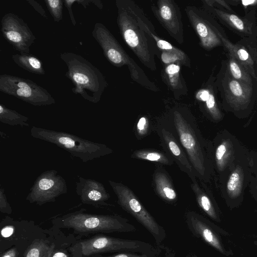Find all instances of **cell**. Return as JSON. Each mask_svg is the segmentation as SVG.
Returning <instances> with one entry per match:
<instances>
[{"label":"cell","instance_id":"obj_12","mask_svg":"<svg viewBox=\"0 0 257 257\" xmlns=\"http://www.w3.org/2000/svg\"><path fill=\"white\" fill-rule=\"evenodd\" d=\"M1 32L5 40L20 53H29L30 47L36 39L28 24L12 13L2 17Z\"/></svg>","mask_w":257,"mask_h":257},{"label":"cell","instance_id":"obj_10","mask_svg":"<svg viewBox=\"0 0 257 257\" xmlns=\"http://www.w3.org/2000/svg\"><path fill=\"white\" fill-rule=\"evenodd\" d=\"M127 2L140 26L155 43L160 52V59L164 65L177 63L181 66L190 68L191 60L188 56L184 51L158 35L153 24L143 10L135 2L127 0Z\"/></svg>","mask_w":257,"mask_h":257},{"label":"cell","instance_id":"obj_9","mask_svg":"<svg viewBox=\"0 0 257 257\" xmlns=\"http://www.w3.org/2000/svg\"><path fill=\"white\" fill-rule=\"evenodd\" d=\"M80 251L84 256L105 252L146 253L156 247L139 240H132L99 235L80 242Z\"/></svg>","mask_w":257,"mask_h":257},{"label":"cell","instance_id":"obj_46","mask_svg":"<svg viewBox=\"0 0 257 257\" xmlns=\"http://www.w3.org/2000/svg\"><path fill=\"white\" fill-rule=\"evenodd\" d=\"M257 38V37H256ZM251 47V46H250ZM251 48L255 51V55L257 57V49L256 50H254L252 47Z\"/></svg>","mask_w":257,"mask_h":257},{"label":"cell","instance_id":"obj_8","mask_svg":"<svg viewBox=\"0 0 257 257\" xmlns=\"http://www.w3.org/2000/svg\"><path fill=\"white\" fill-rule=\"evenodd\" d=\"M0 91L35 106L54 104L56 101L44 87L31 80L9 74L0 75Z\"/></svg>","mask_w":257,"mask_h":257},{"label":"cell","instance_id":"obj_42","mask_svg":"<svg viewBox=\"0 0 257 257\" xmlns=\"http://www.w3.org/2000/svg\"><path fill=\"white\" fill-rule=\"evenodd\" d=\"M17 251L15 248H12L4 253L1 257H16Z\"/></svg>","mask_w":257,"mask_h":257},{"label":"cell","instance_id":"obj_3","mask_svg":"<svg viewBox=\"0 0 257 257\" xmlns=\"http://www.w3.org/2000/svg\"><path fill=\"white\" fill-rule=\"evenodd\" d=\"M92 36L101 47L104 57L111 64L116 67L126 66L131 77L134 81L150 91L156 92L160 91L104 24L96 23Z\"/></svg>","mask_w":257,"mask_h":257},{"label":"cell","instance_id":"obj_33","mask_svg":"<svg viewBox=\"0 0 257 257\" xmlns=\"http://www.w3.org/2000/svg\"><path fill=\"white\" fill-rule=\"evenodd\" d=\"M0 211L2 213L7 214H11L12 212V208L5 193V189L2 186L0 188Z\"/></svg>","mask_w":257,"mask_h":257},{"label":"cell","instance_id":"obj_40","mask_svg":"<svg viewBox=\"0 0 257 257\" xmlns=\"http://www.w3.org/2000/svg\"><path fill=\"white\" fill-rule=\"evenodd\" d=\"M214 4H217L222 8L226 9L228 12L234 13L233 11L232 10L231 8L228 4L226 1L223 0H213Z\"/></svg>","mask_w":257,"mask_h":257},{"label":"cell","instance_id":"obj_4","mask_svg":"<svg viewBox=\"0 0 257 257\" xmlns=\"http://www.w3.org/2000/svg\"><path fill=\"white\" fill-rule=\"evenodd\" d=\"M171 116L179 143L187 155L196 177L203 178L206 173L204 155L191 112L186 107H177L172 109Z\"/></svg>","mask_w":257,"mask_h":257},{"label":"cell","instance_id":"obj_35","mask_svg":"<svg viewBox=\"0 0 257 257\" xmlns=\"http://www.w3.org/2000/svg\"><path fill=\"white\" fill-rule=\"evenodd\" d=\"M26 2L42 17L47 19L45 11L38 2L34 0H26Z\"/></svg>","mask_w":257,"mask_h":257},{"label":"cell","instance_id":"obj_15","mask_svg":"<svg viewBox=\"0 0 257 257\" xmlns=\"http://www.w3.org/2000/svg\"><path fill=\"white\" fill-rule=\"evenodd\" d=\"M154 16L169 35L179 44L184 41L180 9L174 0H158L151 6Z\"/></svg>","mask_w":257,"mask_h":257},{"label":"cell","instance_id":"obj_37","mask_svg":"<svg viewBox=\"0 0 257 257\" xmlns=\"http://www.w3.org/2000/svg\"><path fill=\"white\" fill-rule=\"evenodd\" d=\"M76 3L81 5L85 9L90 4H93L99 9H102L103 6L100 0H77Z\"/></svg>","mask_w":257,"mask_h":257},{"label":"cell","instance_id":"obj_5","mask_svg":"<svg viewBox=\"0 0 257 257\" xmlns=\"http://www.w3.org/2000/svg\"><path fill=\"white\" fill-rule=\"evenodd\" d=\"M30 133L34 138L54 144L84 163L109 155L113 152L104 144L92 142L63 131L33 126Z\"/></svg>","mask_w":257,"mask_h":257},{"label":"cell","instance_id":"obj_29","mask_svg":"<svg viewBox=\"0 0 257 257\" xmlns=\"http://www.w3.org/2000/svg\"><path fill=\"white\" fill-rule=\"evenodd\" d=\"M54 246L43 240H37L29 247L25 257H52Z\"/></svg>","mask_w":257,"mask_h":257},{"label":"cell","instance_id":"obj_44","mask_svg":"<svg viewBox=\"0 0 257 257\" xmlns=\"http://www.w3.org/2000/svg\"><path fill=\"white\" fill-rule=\"evenodd\" d=\"M52 257H69L66 253L58 251L53 254Z\"/></svg>","mask_w":257,"mask_h":257},{"label":"cell","instance_id":"obj_36","mask_svg":"<svg viewBox=\"0 0 257 257\" xmlns=\"http://www.w3.org/2000/svg\"><path fill=\"white\" fill-rule=\"evenodd\" d=\"M77 0H65L64 4L68 11L70 18L73 26H75L76 24V21L72 11V5L76 3Z\"/></svg>","mask_w":257,"mask_h":257},{"label":"cell","instance_id":"obj_24","mask_svg":"<svg viewBox=\"0 0 257 257\" xmlns=\"http://www.w3.org/2000/svg\"><path fill=\"white\" fill-rule=\"evenodd\" d=\"M11 58L18 66L29 72L38 75L45 74L42 61L34 55L22 53L13 54Z\"/></svg>","mask_w":257,"mask_h":257},{"label":"cell","instance_id":"obj_11","mask_svg":"<svg viewBox=\"0 0 257 257\" xmlns=\"http://www.w3.org/2000/svg\"><path fill=\"white\" fill-rule=\"evenodd\" d=\"M65 179L51 169L42 173L35 180L26 199L30 203L42 205L54 202L59 196L67 193Z\"/></svg>","mask_w":257,"mask_h":257},{"label":"cell","instance_id":"obj_22","mask_svg":"<svg viewBox=\"0 0 257 257\" xmlns=\"http://www.w3.org/2000/svg\"><path fill=\"white\" fill-rule=\"evenodd\" d=\"M216 86L215 78L211 76L195 94L196 99L203 103L205 108L214 118L220 116L215 97Z\"/></svg>","mask_w":257,"mask_h":257},{"label":"cell","instance_id":"obj_25","mask_svg":"<svg viewBox=\"0 0 257 257\" xmlns=\"http://www.w3.org/2000/svg\"><path fill=\"white\" fill-rule=\"evenodd\" d=\"M226 69L230 76L241 83L253 88V78L243 66L232 55H227Z\"/></svg>","mask_w":257,"mask_h":257},{"label":"cell","instance_id":"obj_18","mask_svg":"<svg viewBox=\"0 0 257 257\" xmlns=\"http://www.w3.org/2000/svg\"><path fill=\"white\" fill-rule=\"evenodd\" d=\"M216 85L221 89L225 98L233 104H244L250 100L253 94V88L233 79L226 68L223 77H218Z\"/></svg>","mask_w":257,"mask_h":257},{"label":"cell","instance_id":"obj_31","mask_svg":"<svg viewBox=\"0 0 257 257\" xmlns=\"http://www.w3.org/2000/svg\"><path fill=\"white\" fill-rule=\"evenodd\" d=\"M163 248L161 245L156 247L153 251L146 253L133 252H121L109 256L90 257H160L162 253Z\"/></svg>","mask_w":257,"mask_h":257},{"label":"cell","instance_id":"obj_28","mask_svg":"<svg viewBox=\"0 0 257 257\" xmlns=\"http://www.w3.org/2000/svg\"><path fill=\"white\" fill-rule=\"evenodd\" d=\"M28 117L0 104V121L11 126H29Z\"/></svg>","mask_w":257,"mask_h":257},{"label":"cell","instance_id":"obj_27","mask_svg":"<svg viewBox=\"0 0 257 257\" xmlns=\"http://www.w3.org/2000/svg\"><path fill=\"white\" fill-rule=\"evenodd\" d=\"M191 186L199 207L209 217L218 221V216L210 199L201 190L196 181L192 182Z\"/></svg>","mask_w":257,"mask_h":257},{"label":"cell","instance_id":"obj_34","mask_svg":"<svg viewBox=\"0 0 257 257\" xmlns=\"http://www.w3.org/2000/svg\"><path fill=\"white\" fill-rule=\"evenodd\" d=\"M149 127V122L147 118L145 116L141 117L137 125V131L138 134L140 136H144L147 134Z\"/></svg>","mask_w":257,"mask_h":257},{"label":"cell","instance_id":"obj_7","mask_svg":"<svg viewBox=\"0 0 257 257\" xmlns=\"http://www.w3.org/2000/svg\"><path fill=\"white\" fill-rule=\"evenodd\" d=\"M108 182L117 197L120 206L149 232L157 245H161L166 237L164 228L157 222L127 186L111 180H108Z\"/></svg>","mask_w":257,"mask_h":257},{"label":"cell","instance_id":"obj_43","mask_svg":"<svg viewBox=\"0 0 257 257\" xmlns=\"http://www.w3.org/2000/svg\"><path fill=\"white\" fill-rule=\"evenodd\" d=\"M160 257H176V253L170 250L166 249V251L161 254Z\"/></svg>","mask_w":257,"mask_h":257},{"label":"cell","instance_id":"obj_1","mask_svg":"<svg viewBox=\"0 0 257 257\" xmlns=\"http://www.w3.org/2000/svg\"><path fill=\"white\" fill-rule=\"evenodd\" d=\"M117 25L124 42L141 62L152 71L157 70L155 56L161 53L155 43L141 28L127 0H116Z\"/></svg>","mask_w":257,"mask_h":257},{"label":"cell","instance_id":"obj_41","mask_svg":"<svg viewBox=\"0 0 257 257\" xmlns=\"http://www.w3.org/2000/svg\"><path fill=\"white\" fill-rule=\"evenodd\" d=\"M240 4L244 8H246L249 6L252 7L257 6V0L240 1Z\"/></svg>","mask_w":257,"mask_h":257},{"label":"cell","instance_id":"obj_23","mask_svg":"<svg viewBox=\"0 0 257 257\" xmlns=\"http://www.w3.org/2000/svg\"><path fill=\"white\" fill-rule=\"evenodd\" d=\"M153 180L155 191L162 199L169 203L177 200L176 190L165 172L160 170L156 171Z\"/></svg>","mask_w":257,"mask_h":257},{"label":"cell","instance_id":"obj_21","mask_svg":"<svg viewBox=\"0 0 257 257\" xmlns=\"http://www.w3.org/2000/svg\"><path fill=\"white\" fill-rule=\"evenodd\" d=\"M162 81L173 92L174 97L178 99L188 93L185 80L181 72V65L172 63L164 65L161 72Z\"/></svg>","mask_w":257,"mask_h":257},{"label":"cell","instance_id":"obj_13","mask_svg":"<svg viewBox=\"0 0 257 257\" xmlns=\"http://www.w3.org/2000/svg\"><path fill=\"white\" fill-rule=\"evenodd\" d=\"M202 8L243 39L253 41L256 38L257 25L255 10L246 13L244 17H240L234 13L224 11L215 7H210L204 3H202Z\"/></svg>","mask_w":257,"mask_h":257},{"label":"cell","instance_id":"obj_38","mask_svg":"<svg viewBox=\"0 0 257 257\" xmlns=\"http://www.w3.org/2000/svg\"><path fill=\"white\" fill-rule=\"evenodd\" d=\"M226 151V146L224 144L220 145L216 149L215 157L217 161H221Z\"/></svg>","mask_w":257,"mask_h":257},{"label":"cell","instance_id":"obj_39","mask_svg":"<svg viewBox=\"0 0 257 257\" xmlns=\"http://www.w3.org/2000/svg\"><path fill=\"white\" fill-rule=\"evenodd\" d=\"M14 232V228L12 226H7L1 230V235L4 237L10 236Z\"/></svg>","mask_w":257,"mask_h":257},{"label":"cell","instance_id":"obj_6","mask_svg":"<svg viewBox=\"0 0 257 257\" xmlns=\"http://www.w3.org/2000/svg\"><path fill=\"white\" fill-rule=\"evenodd\" d=\"M84 209L67 214L58 219L61 227L71 228L79 233L93 232H131L136 227L128 220L118 215L87 213Z\"/></svg>","mask_w":257,"mask_h":257},{"label":"cell","instance_id":"obj_19","mask_svg":"<svg viewBox=\"0 0 257 257\" xmlns=\"http://www.w3.org/2000/svg\"><path fill=\"white\" fill-rule=\"evenodd\" d=\"M162 144L170 154L180 169L188 175L192 182L196 181V176L187 155L172 132L162 127L159 129Z\"/></svg>","mask_w":257,"mask_h":257},{"label":"cell","instance_id":"obj_30","mask_svg":"<svg viewBox=\"0 0 257 257\" xmlns=\"http://www.w3.org/2000/svg\"><path fill=\"white\" fill-rule=\"evenodd\" d=\"M46 7L55 22L63 19V0H45Z\"/></svg>","mask_w":257,"mask_h":257},{"label":"cell","instance_id":"obj_17","mask_svg":"<svg viewBox=\"0 0 257 257\" xmlns=\"http://www.w3.org/2000/svg\"><path fill=\"white\" fill-rule=\"evenodd\" d=\"M75 189L82 203L95 207L107 205L110 197L104 185L93 179L78 176Z\"/></svg>","mask_w":257,"mask_h":257},{"label":"cell","instance_id":"obj_2","mask_svg":"<svg viewBox=\"0 0 257 257\" xmlns=\"http://www.w3.org/2000/svg\"><path fill=\"white\" fill-rule=\"evenodd\" d=\"M66 64L65 75L73 85L72 92L93 103H98L108 86L101 71L82 56L71 52L60 53Z\"/></svg>","mask_w":257,"mask_h":257},{"label":"cell","instance_id":"obj_14","mask_svg":"<svg viewBox=\"0 0 257 257\" xmlns=\"http://www.w3.org/2000/svg\"><path fill=\"white\" fill-rule=\"evenodd\" d=\"M185 12L189 21L197 35L201 47L211 50L223 46L213 27V17L203 8L187 6Z\"/></svg>","mask_w":257,"mask_h":257},{"label":"cell","instance_id":"obj_45","mask_svg":"<svg viewBox=\"0 0 257 257\" xmlns=\"http://www.w3.org/2000/svg\"><path fill=\"white\" fill-rule=\"evenodd\" d=\"M186 257H197L195 255H194L193 254H188Z\"/></svg>","mask_w":257,"mask_h":257},{"label":"cell","instance_id":"obj_26","mask_svg":"<svg viewBox=\"0 0 257 257\" xmlns=\"http://www.w3.org/2000/svg\"><path fill=\"white\" fill-rule=\"evenodd\" d=\"M131 157L166 165H171L173 163V160L171 156L154 150L142 149L136 150L133 152Z\"/></svg>","mask_w":257,"mask_h":257},{"label":"cell","instance_id":"obj_20","mask_svg":"<svg viewBox=\"0 0 257 257\" xmlns=\"http://www.w3.org/2000/svg\"><path fill=\"white\" fill-rule=\"evenodd\" d=\"M213 27L215 32L221 40L223 46L227 50L228 54L234 57L251 75L252 78L257 81V74L255 66L256 63L249 51L245 47L237 43L236 44L232 43L228 39L223 29L220 27L214 17Z\"/></svg>","mask_w":257,"mask_h":257},{"label":"cell","instance_id":"obj_32","mask_svg":"<svg viewBox=\"0 0 257 257\" xmlns=\"http://www.w3.org/2000/svg\"><path fill=\"white\" fill-rule=\"evenodd\" d=\"M241 179L239 173L235 171L230 175L227 184V190L233 195L237 194L240 189Z\"/></svg>","mask_w":257,"mask_h":257},{"label":"cell","instance_id":"obj_16","mask_svg":"<svg viewBox=\"0 0 257 257\" xmlns=\"http://www.w3.org/2000/svg\"><path fill=\"white\" fill-rule=\"evenodd\" d=\"M185 221L192 235L202 239L220 252L226 254V251L217 233V229L212 223L193 211H188L186 213Z\"/></svg>","mask_w":257,"mask_h":257}]
</instances>
